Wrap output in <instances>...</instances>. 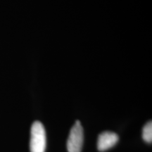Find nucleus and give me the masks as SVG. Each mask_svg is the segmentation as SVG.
<instances>
[{
	"label": "nucleus",
	"instance_id": "f257e3e1",
	"mask_svg": "<svg viewBox=\"0 0 152 152\" xmlns=\"http://www.w3.org/2000/svg\"><path fill=\"white\" fill-rule=\"evenodd\" d=\"M47 147L46 131L42 123L35 121L30 130V152H45Z\"/></svg>",
	"mask_w": 152,
	"mask_h": 152
},
{
	"label": "nucleus",
	"instance_id": "f03ea898",
	"mask_svg": "<svg viewBox=\"0 0 152 152\" xmlns=\"http://www.w3.org/2000/svg\"><path fill=\"white\" fill-rule=\"evenodd\" d=\"M83 144V129L81 123L77 121L71 128L67 141L68 152H81Z\"/></svg>",
	"mask_w": 152,
	"mask_h": 152
},
{
	"label": "nucleus",
	"instance_id": "7ed1b4c3",
	"mask_svg": "<svg viewBox=\"0 0 152 152\" xmlns=\"http://www.w3.org/2000/svg\"><path fill=\"white\" fill-rule=\"evenodd\" d=\"M119 140V137L116 133L113 132H102L99 134L97 141V148L100 151H105L106 150L111 149Z\"/></svg>",
	"mask_w": 152,
	"mask_h": 152
},
{
	"label": "nucleus",
	"instance_id": "20e7f679",
	"mask_svg": "<svg viewBox=\"0 0 152 152\" xmlns=\"http://www.w3.org/2000/svg\"><path fill=\"white\" fill-rule=\"evenodd\" d=\"M142 138L147 143H151L152 142V123L148 122L144 125L142 130Z\"/></svg>",
	"mask_w": 152,
	"mask_h": 152
}]
</instances>
